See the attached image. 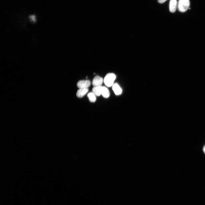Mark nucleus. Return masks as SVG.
Masks as SVG:
<instances>
[{
    "label": "nucleus",
    "instance_id": "f257e3e1",
    "mask_svg": "<svg viewBox=\"0 0 205 205\" xmlns=\"http://www.w3.org/2000/svg\"><path fill=\"white\" fill-rule=\"evenodd\" d=\"M190 5L189 0H179L177 2V8L179 11L184 12L188 9Z\"/></svg>",
    "mask_w": 205,
    "mask_h": 205
},
{
    "label": "nucleus",
    "instance_id": "f03ea898",
    "mask_svg": "<svg viewBox=\"0 0 205 205\" xmlns=\"http://www.w3.org/2000/svg\"><path fill=\"white\" fill-rule=\"evenodd\" d=\"M116 78V76L114 74L108 73L105 77L103 81L106 86L110 87L113 85Z\"/></svg>",
    "mask_w": 205,
    "mask_h": 205
},
{
    "label": "nucleus",
    "instance_id": "7ed1b4c3",
    "mask_svg": "<svg viewBox=\"0 0 205 205\" xmlns=\"http://www.w3.org/2000/svg\"><path fill=\"white\" fill-rule=\"evenodd\" d=\"M91 82L89 80H83L79 81L77 84V87L80 88H88L91 85Z\"/></svg>",
    "mask_w": 205,
    "mask_h": 205
},
{
    "label": "nucleus",
    "instance_id": "20e7f679",
    "mask_svg": "<svg viewBox=\"0 0 205 205\" xmlns=\"http://www.w3.org/2000/svg\"><path fill=\"white\" fill-rule=\"evenodd\" d=\"M103 81V79L102 77L96 76L93 79L92 84L94 87L101 86Z\"/></svg>",
    "mask_w": 205,
    "mask_h": 205
},
{
    "label": "nucleus",
    "instance_id": "39448f33",
    "mask_svg": "<svg viewBox=\"0 0 205 205\" xmlns=\"http://www.w3.org/2000/svg\"><path fill=\"white\" fill-rule=\"evenodd\" d=\"M177 6V0H170L169 3V10L172 13H174L176 11Z\"/></svg>",
    "mask_w": 205,
    "mask_h": 205
},
{
    "label": "nucleus",
    "instance_id": "423d86ee",
    "mask_svg": "<svg viewBox=\"0 0 205 205\" xmlns=\"http://www.w3.org/2000/svg\"><path fill=\"white\" fill-rule=\"evenodd\" d=\"M88 88H80L77 91L76 96L79 98H81L83 97L88 92Z\"/></svg>",
    "mask_w": 205,
    "mask_h": 205
},
{
    "label": "nucleus",
    "instance_id": "0eeeda50",
    "mask_svg": "<svg viewBox=\"0 0 205 205\" xmlns=\"http://www.w3.org/2000/svg\"><path fill=\"white\" fill-rule=\"evenodd\" d=\"M112 88L114 93L116 95H119L121 93L122 89L117 83H116L112 85Z\"/></svg>",
    "mask_w": 205,
    "mask_h": 205
},
{
    "label": "nucleus",
    "instance_id": "6e6552de",
    "mask_svg": "<svg viewBox=\"0 0 205 205\" xmlns=\"http://www.w3.org/2000/svg\"><path fill=\"white\" fill-rule=\"evenodd\" d=\"M102 87L101 86H95L92 89V92L97 96H99L101 95Z\"/></svg>",
    "mask_w": 205,
    "mask_h": 205
},
{
    "label": "nucleus",
    "instance_id": "1a4fd4ad",
    "mask_svg": "<svg viewBox=\"0 0 205 205\" xmlns=\"http://www.w3.org/2000/svg\"><path fill=\"white\" fill-rule=\"evenodd\" d=\"M110 92L108 89L106 87H102L101 95L103 97L105 98H108L110 96Z\"/></svg>",
    "mask_w": 205,
    "mask_h": 205
},
{
    "label": "nucleus",
    "instance_id": "9d476101",
    "mask_svg": "<svg viewBox=\"0 0 205 205\" xmlns=\"http://www.w3.org/2000/svg\"><path fill=\"white\" fill-rule=\"evenodd\" d=\"M87 97L91 102H94L96 100L95 95L93 92L89 93L87 95Z\"/></svg>",
    "mask_w": 205,
    "mask_h": 205
},
{
    "label": "nucleus",
    "instance_id": "9b49d317",
    "mask_svg": "<svg viewBox=\"0 0 205 205\" xmlns=\"http://www.w3.org/2000/svg\"><path fill=\"white\" fill-rule=\"evenodd\" d=\"M29 18L30 19V20L33 22H35L36 21V19H35V16L34 15H31L29 17Z\"/></svg>",
    "mask_w": 205,
    "mask_h": 205
},
{
    "label": "nucleus",
    "instance_id": "f8f14e48",
    "mask_svg": "<svg viewBox=\"0 0 205 205\" xmlns=\"http://www.w3.org/2000/svg\"><path fill=\"white\" fill-rule=\"evenodd\" d=\"M167 0H157L158 2L160 3H163Z\"/></svg>",
    "mask_w": 205,
    "mask_h": 205
},
{
    "label": "nucleus",
    "instance_id": "ddd939ff",
    "mask_svg": "<svg viewBox=\"0 0 205 205\" xmlns=\"http://www.w3.org/2000/svg\"><path fill=\"white\" fill-rule=\"evenodd\" d=\"M203 149V152L205 154V145L204 146Z\"/></svg>",
    "mask_w": 205,
    "mask_h": 205
}]
</instances>
